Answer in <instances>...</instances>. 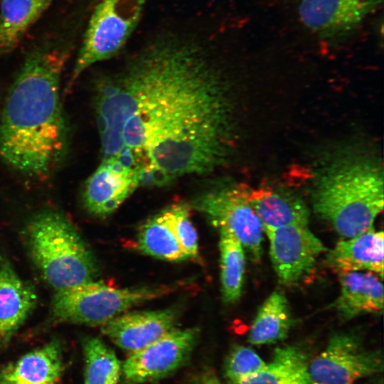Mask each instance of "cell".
Returning <instances> with one entry per match:
<instances>
[{
    "instance_id": "27",
    "label": "cell",
    "mask_w": 384,
    "mask_h": 384,
    "mask_svg": "<svg viewBox=\"0 0 384 384\" xmlns=\"http://www.w3.org/2000/svg\"><path fill=\"white\" fill-rule=\"evenodd\" d=\"M186 384H223L212 373L205 372L196 375Z\"/></svg>"
},
{
    "instance_id": "23",
    "label": "cell",
    "mask_w": 384,
    "mask_h": 384,
    "mask_svg": "<svg viewBox=\"0 0 384 384\" xmlns=\"http://www.w3.org/2000/svg\"><path fill=\"white\" fill-rule=\"evenodd\" d=\"M220 279L223 299L234 303L241 296L245 270L244 248L227 229L220 228Z\"/></svg>"
},
{
    "instance_id": "4",
    "label": "cell",
    "mask_w": 384,
    "mask_h": 384,
    "mask_svg": "<svg viewBox=\"0 0 384 384\" xmlns=\"http://www.w3.org/2000/svg\"><path fill=\"white\" fill-rule=\"evenodd\" d=\"M30 255L46 282L59 291L94 281L95 259L70 221L61 213L44 210L26 228Z\"/></svg>"
},
{
    "instance_id": "25",
    "label": "cell",
    "mask_w": 384,
    "mask_h": 384,
    "mask_svg": "<svg viewBox=\"0 0 384 384\" xmlns=\"http://www.w3.org/2000/svg\"><path fill=\"white\" fill-rule=\"evenodd\" d=\"M266 363L252 348L236 345L228 354L224 364L225 377L232 384L261 370Z\"/></svg>"
},
{
    "instance_id": "17",
    "label": "cell",
    "mask_w": 384,
    "mask_h": 384,
    "mask_svg": "<svg viewBox=\"0 0 384 384\" xmlns=\"http://www.w3.org/2000/svg\"><path fill=\"white\" fill-rule=\"evenodd\" d=\"M338 274L341 291L332 307L341 319L350 320L383 310V286L379 275L366 271Z\"/></svg>"
},
{
    "instance_id": "12",
    "label": "cell",
    "mask_w": 384,
    "mask_h": 384,
    "mask_svg": "<svg viewBox=\"0 0 384 384\" xmlns=\"http://www.w3.org/2000/svg\"><path fill=\"white\" fill-rule=\"evenodd\" d=\"M383 0H301L298 14L302 24L319 37L334 39L348 34Z\"/></svg>"
},
{
    "instance_id": "13",
    "label": "cell",
    "mask_w": 384,
    "mask_h": 384,
    "mask_svg": "<svg viewBox=\"0 0 384 384\" xmlns=\"http://www.w3.org/2000/svg\"><path fill=\"white\" fill-rule=\"evenodd\" d=\"M178 319L175 309L129 312L101 326V331L121 349L133 353L173 330Z\"/></svg>"
},
{
    "instance_id": "19",
    "label": "cell",
    "mask_w": 384,
    "mask_h": 384,
    "mask_svg": "<svg viewBox=\"0 0 384 384\" xmlns=\"http://www.w3.org/2000/svg\"><path fill=\"white\" fill-rule=\"evenodd\" d=\"M54 1L1 0L0 55L14 50Z\"/></svg>"
},
{
    "instance_id": "18",
    "label": "cell",
    "mask_w": 384,
    "mask_h": 384,
    "mask_svg": "<svg viewBox=\"0 0 384 384\" xmlns=\"http://www.w3.org/2000/svg\"><path fill=\"white\" fill-rule=\"evenodd\" d=\"M247 198L264 229L308 225L309 209L302 200L292 193L272 188L247 187Z\"/></svg>"
},
{
    "instance_id": "14",
    "label": "cell",
    "mask_w": 384,
    "mask_h": 384,
    "mask_svg": "<svg viewBox=\"0 0 384 384\" xmlns=\"http://www.w3.org/2000/svg\"><path fill=\"white\" fill-rule=\"evenodd\" d=\"M36 303L32 286L18 275L6 257L0 256V351L9 344Z\"/></svg>"
},
{
    "instance_id": "7",
    "label": "cell",
    "mask_w": 384,
    "mask_h": 384,
    "mask_svg": "<svg viewBox=\"0 0 384 384\" xmlns=\"http://www.w3.org/2000/svg\"><path fill=\"white\" fill-rule=\"evenodd\" d=\"M193 207L214 225L229 230L247 250L254 262L262 255L264 227L247 198V186L224 182L210 183L196 196Z\"/></svg>"
},
{
    "instance_id": "3",
    "label": "cell",
    "mask_w": 384,
    "mask_h": 384,
    "mask_svg": "<svg viewBox=\"0 0 384 384\" xmlns=\"http://www.w3.org/2000/svg\"><path fill=\"white\" fill-rule=\"evenodd\" d=\"M313 201L316 213L340 236H356L383 210V171L366 160L340 161L323 174Z\"/></svg>"
},
{
    "instance_id": "15",
    "label": "cell",
    "mask_w": 384,
    "mask_h": 384,
    "mask_svg": "<svg viewBox=\"0 0 384 384\" xmlns=\"http://www.w3.org/2000/svg\"><path fill=\"white\" fill-rule=\"evenodd\" d=\"M383 232L372 226L356 236L338 242L328 252L325 262L338 274L366 271L383 279Z\"/></svg>"
},
{
    "instance_id": "21",
    "label": "cell",
    "mask_w": 384,
    "mask_h": 384,
    "mask_svg": "<svg viewBox=\"0 0 384 384\" xmlns=\"http://www.w3.org/2000/svg\"><path fill=\"white\" fill-rule=\"evenodd\" d=\"M292 324L284 294L273 292L259 308L248 334L252 345L272 344L285 339Z\"/></svg>"
},
{
    "instance_id": "24",
    "label": "cell",
    "mask_w": 384,
    "mask_h": 384,
    "mask_svg": "<svg viewBox=\"0 0 384 384\" xmlns=\"http://www.w3.org/2000/svg\"><path fill=\"white\" fill-rule=\"evenodd\" d=\"M84 384H117L122 365L114 351L95 337L82 341Z\"/></svg>"
},
{
    "instance_id": "10",
    "label": "cell",
    "mask_w": 384,
    "mask_h": 384,
    "mask_svg": "<svg viewBox=\"0 0 384 384\" xmlns=\"http://www.w3.org/2000/svg\"><path fill=\"white\" fill-rule=\"evenodd\" d=\"M270 242V255L279 283L293 286L305 278L316 259L327 251L308 225H291L264 229Z\"/></svg>"
},
{
    "instance_id": "28",
    "label": "cell",
    "mask_w": 384,
    "mask_h": 384,
    "mask_svg": "<svg viewBox=\"0 0 384 384\" xmlns=\"http://www.w3.org/2000/svg\"><path fill=\"white\" fill-rule=\"evenodd\" d=\"M1 1V0H0Z\"/></svg>"
},
{
    "instance_id": "6",
    "label": "cell",
    "mask_w": 384,
    "mask_h": 384,
    "mask_svg": "<svg viewBox=\"0 0 384 384\" xmlns=\"http://www.w3.org/2000/svg\"><path fill=\"white\" fill-rule=\"evenodd\" d=\"M147 0H100L95 7L68 87L91 65L116 55L139 22Z\"/></svg>"
},
{
    "instance_id": "5",
    "label": "cell",
    "mask_w": 384,
    "mask_h": 384,
    "mask_svg": "<svg viewBox=\"0 0 384 384\" xmlns=\"http://www.w3.org/2000/svg\"><path fill=\"white\" fill-rule=\"evenodd\" d=\"M175 289L174 286L120 289L92 281L55 291L50 315L58 322L102 326L133 306Z\"/></svg>"
},
{
    "instance_id": "2",
    "label": "cell",
    "mask_w": 384,
    "mask_h": 384,
    "mask_svg": "<svg viewBox=\"0 0 384 384\" xmlns=\"http://www.w3.org/2000/svg\"><path fill=\"white\" fill-rule=\"evenodd\" d=\"M68 58L65 46L34 48L9 89L0 117V156L24 175H47L65 152L60 82Z\"/></svg>"
},
{
    "instance_id": "26",
    "label": "cell",
    "mask_w": 384,
    "mask_h": 384,
    "mask_svg": "<svg viewBox=\"0 0 384 384\" xmlns=\"http://www.w3.org/2000/svg\"><path fill=\"white\" fill-rule=\"evenodd\" d=\"M169 208L173 228L177 239L188 257L198 255V236L190 218V208L183 203L174 204Z\"/></svg>"
},
{
    "instance_id": "8",
    "label": "cell",
    "mask_w": 384,
    "mask_h": 384,
    "mask_svg": "<svg viewBox=\"0 0 384 384\" xmlns=\"http://www.w3.org/2000/svg\"><path fill=\"white\" fill-rule=\"evenodd\" d=\"M198 336L196 328L174 329L129 354L121 368L124 383H151L172 374L187 363Z\"/></svg>"
},
{
    "instance_id": "22",
    "label": "cell",
    "mask_w": 384,
    "mask_h": 384,
    "mask_svg": "<svg viewBox=\"0 0 384 384\" xmlns=\"http://www.w3.org/2000/svg\"><path fill=\"white\" fill-rule=\"evenodd\" d=\"M137 247L144 253L164 260L182 261L188 258L175 234L169 208L141 227Z\"/></svg>"
},
{
    "instance_id": "20",
    "label": "cell",
    "mask_w": 384,
    "mask_h": 384,
    "mask_svg": "<svg viewBox=\"0 0 384 384\" xmlns=\"http://www.w3.org/2000/svg\"><path fill=\"white\" fill-rule=\"evenodd\" d=\"M235 384H311L309 365L299 349L287 346L275 350L272 361L259 371Z\"/></svg>"
},
{
    "instance_id": "11",
    "label": "cell",
    "mask_w": 384,
    "mask_h": 384,
    "mask_svg": "<svg viewBox=\"0 0 384 384\" xmlns=\"http://www.w3.org/2000/svg\"><path fill=\"white\" fill-rule=\"evenodd\" d=\"M141 186L140 173L117 157L102 158L85 183L83 204L91 214L107 216Z\"/></svg>"
},
{
    "instance_id": "1",
    "label": "cell",
    "mask_w": 384,
    "mask_h": 384,
    "mask_svg": "<svg viewBox=\"0 0 384 384\" xmlns=\"http://www.w3.org/2000/svg\"><path fill=\"white\" fill-rule=\"evenodd\" d=\"M229 91L199 46L179 40L146 46L122 71L95 84L102 158L116 156L137 169L142 186L208 176L232 146Z\"/></svg>"
},
{
    "instance_id": "9",
    "label": "cell",
    "mask_w": 384,
    "mask_h": 384,
    "mask_svg": "<svg viewBox=\"0 0 384 384\" xmlns=\"http://www.w3.org/2000/svg\"><path fill=\"white\" fill-rule=\"evenodd\" d=\"M382 370L379 354L347 334L334 336L309 365L311 384H353Z\"/></svg>"
},
{
    "instance_id": "16",
    "label": "cell",
    "mask_w": 384,
    "mask_h": 384,
    "mask_svg": "<svg viewBox=\"0 0 384 384\" xmlns=\"http://www.w3.org/2000/svg\"><path fill=\"white\" fill-rule=\"evenodd\" d=\"M63 370L62 346L53 338L0 368V384H58Z\"/></svg>"
}]
</instances>
